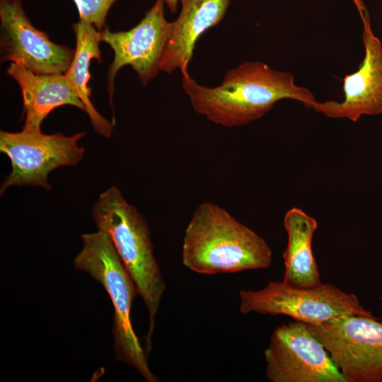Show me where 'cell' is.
Here are the masks:
<instances>
[{
    "label": "cell",
    "mask_w": 382,
    "mask_h": 382,
    "mask_svg": "<svg viewBox=\"0 0 382 382\" xmlns=\"http://www.w3.org/2000/svg\"><path fill=\"white\" fill-rule=\"evenodd\" d=\"M181 11L172 22L171 33L161 64V71L170 74L188 72L195 44L208 29L224 17L231 0H180Z\"/></svg>",
    "instance_id": "cell-12"
},
{
    "label": "cell",
    "mask_w": 382,
    "mask_h": 382,
    "mask_svg": "<svg viewBox=\"0 0 382 382\" xmlns=\"http://www.w3.org/2000/svg\"><path fill=\"white\" fill-rule=\"evenodd\" d=\"M76 6L79 18L102 31L112 5L117 0H73Z\"/></svg>",
    "instance_id": "cell-16"
},
{
    "label": "cell",
    "mask_w": 382,
    "mask_h": 382,
    "mask_svg": "<svg viewBox=\"0 0 382 382\" xmlns=\"http://www.w3.org/2000/svg\"><path fill=\"white\" fill-rule=\"evenodd\" d=\"M169 9L172 12H175L178 8V3L180 0H164Z\"/></svg>",
    "instance_id": "cell-17"
},
{
    "label": "cell",
    "mask_w": 382,
    "mask_h": 382,
    "mask_svg": "<svg viewBox=\"0 0 382 382\" xmlns=\"http://www.w3.org/2000/svg\"><path fill=\"white\" fill-rule=\"evenodd\" d=\"M306 324L346 382H382V323L377 318L349 315Z\"/></svg>",
    "instance_id": "cell-7"
},
{
    "label": "cell",
    "mask_w": 382,
    "mask_h": 382,
    "mask_svg": "<svg viewBox=\"0 0 382 382\" xmlns=\"http://www.w3.org/2000/svg\"><path fill=\"white\" fill-rule=\"evenodd\" d=\"M164 0H156L141 21L126 31H100L101 40L114 52L108 74V91L112 103L116 74L125 66H131L146 86L161 71V64L170 36L172 22L164 15Z\"/></svg>",
    "instance_id": "cell-9"
},
{
    "label": "cell",
    "mask_w": 382,
    "mask_h": 382,
    "mask_svg": "<svg viewBox=\"0 0 382 382\" xmlns=\"http://www.w3.org/2000/svg\"><path fill=\"white\" fill-rule=\"evenodd\" d=\"M76 36V49L72 62L64 75L83 103L86 112L89 116L94 129L105 137L112 134L114 124L110 122L96 110L91 101L89 67L91 61L96 59L100 62L99 44L101 40L100 31L83 21L73 24Z\"/></svg>",
    "instance_id": "cell-15"
},
{
    "label": "cell",
    "mask_w": 382,
    "mask_h": 382,
    "mask_svg": "<svg viewBox=\"0 0 382 382\" xmlns=\"http://www.w3.org/2000/svg\"><path fill=\"white\" fill-rule=\"evenodd\" d=\"M239 296L240 311L243 314L284 315L310 324L349 315L374 317L355 294L330 284L296 287L283 281L270 282L259 290H241Z\"/></svg>",
    "instance_id": "cell-5"
},
{
    "label": "cell",
    "mask_w": 382,
    "mask_h": 382,
    "mask_svg": "<svg viewBox=\"0 0 382 382\" xmlns=\"http://www.w3.org/2000/svg\"><path fill=\"white\" fill-rule=\"evenodd\" d=\"M272 261L267 242L226 209L210 202L196 207L183 239L185 267L212 275L267 269Z\"/></svg>",
    "instance_id": "cell-2"
},
{
    "label": "cell",
    "mask_w": 382,
    "mask_h": 382,
    "mask_svg": "<svg viewBox=\"0 0 382 382\" xmlns=\"http://www.w3.org/2000/svg\"><path fill=\"white\" fill-rule=\"evenodd\" d=\"M271 382H346L330 355L306 323L278 326L265 350Z\"/></svg>",
    "instance_id": "cell-8"
},
{
    "label": "cell",
    "mask_w": 382,
    "mask_h": 382,
    "mask_svg": "<svg viewBox=\"0 0 382 382\" xmlns=\"http://www.w3.org/2000/svg\"><path fill=\"white\" fill-rule=\"evenodd\" d=\"M85 134L1 131L0 151L9 158L11 165V171L1 185V195L11 186H40L50 190V172L62 166H75L82 160L85 150L78 142Z\"/></svg>",
    "instance_id": "cell-6"
},
{
    "label": "cell",
    "mask_w": 382,
    "mask_h": 382,
    "mask_svg": "<svg viewBox=\"0 0 382 382\" xmlns=\"http://www.w3.org/2000/svg\"><path fill=\"white\" fill-rule=\"evenodd\" d=\"M7 74L21 90L25 123L23 129L41 131V125L55 108L73 105L86 112L83 103L64 74H40L11 63Z\"/></svg>",
    "instance_id": "cell-13"
},
{
    "label": "cell",
    "mask_w": 382,
    "mask_h": 382,
    "mask_svg": "<svg viewBox=\"0 0 382 382\" xmlns=\"http://www.w3.org/2000/svg\"><path fill=\"white\" fill-rule=\"evenodd\" d=\"M81 240L82 249L74 260V267L98 282L110 298L114 308L112 332L115 360L133 367L147 382H158L132 325L130 313L139 294L134 282L106 231L98 229L84 233Z\"/></svg>",
    "instance_id": "cell-4"
},
{
    "label": "cell",
    "mask_w": 382,
    "mask_h": 382,
    "mask_svg": "<svg viewBox=\"0 0 382 382\" xmlns=\"http://www.w3.org/2000/svg\"><path fill=\"white\" fill-rule=\"evenodd\" d=\"M287 245L283 253V282L296 287H312L321 284L313 256L312 241L317 221L302 209L293 207L284 217Z\"/></svg>",
    "instance_id": "cell-14"
},
{
    "label": "cell",
    "mask_w": 382,
    "mask_h": 382,
    "mask_svg": "<svg viewBox=\"0 0 382 382\" xmlns=\"http://www.w3.org/2000/svg\"><path fill=\"white\" fill-rule=\"evenodd\" d=\"M92 215L98 229L106 231L110 237L146 307L149 326L146 336V352L149 353L155 318L166 284L154 253L146 221L115 186L99 195L93 205Z\"/></svg>",
    "instance_id": "cell-3"
},
{
    "label": "cell",
    "mask_w": 382,
    "mask_h": 382,
    "mask_svg": "<svg viewBox=\"0 0 382 382\" xmlns=\"http://www.w3.org/2000/svg\"><path fill=\"white\" fill-rule=\"evenodd\" d=\"M1 47L4 60L40 74H65L74 51L52 42L27 17L21 0H0Z\"/></svg>",
    "instance_id": "cell-10"
},
{
    "label": "cell",
    "mask_w": 382,
    "mask_h": 382,
    "mask_svg": "<svg viewBox=\"0 0 382 382\" xmlns=\"http://www.w3.org/2000/svg\"><path fill=\"white\" fill-rule=\"evenodd\" d=\"M183 88L196 112L223 127L247 125L270 111L283 99L312 108L318 102L306 88L295 83L294 75L260 62H245L228 71L220 85L197 83L188 72L182 74Z\"/></svg>",
    "instance_id": "cell-1"
},
{
    "label": "cell",
    "mask_w": 382,
    "mask_h": 382,
    "mask_svg": "<svg viewBox=\"0 0 382 382\" xmlns=\"http://www.w3.org/2000/svg\"><path fill=\"white\" fill-rule=\"evenodd\" d=\"M363 24L364 57L359 69L342 79L344 100L317 102L313 109L328 117L354 122L364 115L382 112V44L372 31L370 18L361 0H353Z\"/></svg>",
    "instance_id": "cell-11"
}]
</instances>
